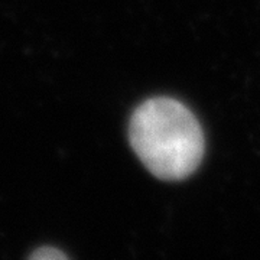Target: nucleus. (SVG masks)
Returning <instances> with one entry per match:
<instances>
[{"instance_id":"obj_1","label":"nucleus","mask_w":260,"mask_h":260,"mask_svg":"<svg viewBox=\"0 0 260 260\" xmlns=\"http://www.w3.org/2000/svg\"><path fill=\"white\" fill-rule=\"evenodd\" d=\"M132 149L164 181H182L192 175L204 156V135L185 104L169 97L143 102L129 124Z\"/></svg>"},{"instance_id":"obj_2","label":"nucleus","mask_w":260,"mask_h":260,"mask_svg":"<svg viewBox=\"0 0 260 260\" xmlns=\"http://www.w3.org/2000/svg\"><path fill=\"white\" fill-rule=\"evenodd\" d=\"M30 259H35V260H55V259H67L68 256L62 253L61 250H58V249H54V247H41V249H38L37 251H34L30 256H29Z\"/></svg>"}]
</instances>
